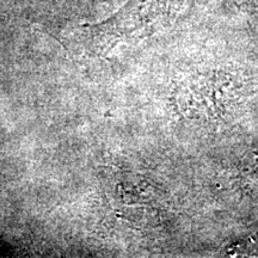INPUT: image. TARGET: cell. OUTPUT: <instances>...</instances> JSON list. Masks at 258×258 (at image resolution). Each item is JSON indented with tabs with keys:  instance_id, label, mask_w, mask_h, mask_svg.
<instances>
[{
	"instance_id": "6da1fadb",
	"label": "cell",
	"mask_w": 258,
	"mask_h": 258,
	"mask_svg": "<svg viewBox=\"0 0 258 258\" xmlns=\"http://www.w3.org/2000/svg\"><path fill=\"white\" fill-rule=\"evenodd\" d=\"M184 0H128L110 19L97 25L95 36L105 48L118 41L140 38L165 27L182 8Z\"/></svg>"
}]
</instances>
